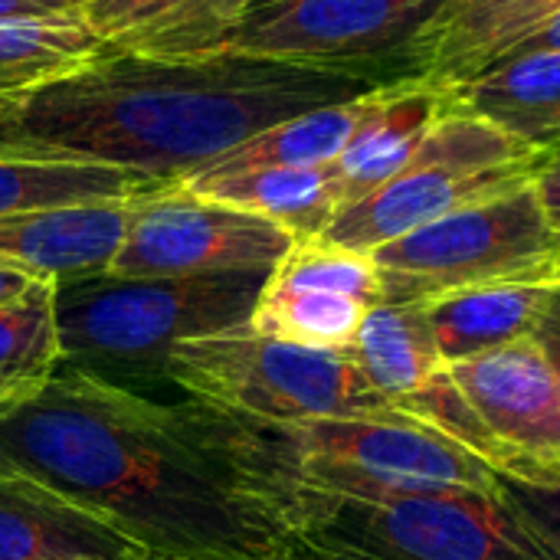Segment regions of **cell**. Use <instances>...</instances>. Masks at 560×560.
<instances>
[{"mask_svg": "<svg viewBox=\"0 0 560 560\" xmlns=\"http://www.w3.org/2000/svg\"><path fill=\"white\" fill-rule=\"evenodd\" d=\"M0 463L108 518L158 560H276V469L249 420L158 404L69 364L0 413Z\"/></svg>", "mask_w": 560, "mask_h": 560, "instance_id": "6da1fadb", "label": "cell"}, {"mask_svg": "<svg viewBox=\"0 0 560 560\" xmlns=\"http://www.w3.org/2000/svg\"><path fill=\"white\" fill-rule=\"evenodd\" d=\"M371 92L361 79L253 52L158 59L102 43L69 75L0 102V154L180 184L279 121Z\"/></svg>", "mask_w": 560, "mask_h": 560, "instance_id": "7a4b0ae2", "label": "cell"}, {"mask_svg": "<svg viewBox=\"0 0 560 560\" xmlns=\"http://www.w3.org/2000/svg\"><path fill=\"white\" fill-rule=\"evenodd\" d=\"M272 469V502L282 528V555L276 560H535L499 495L371 502L308 489L276 463Z\"/></svg>", "mask_w": 560, "mask_h": 560, "instance_id": "3957f363", "label": "cell"}, {"mask_svg": "<svg viewBox=\"0 0 560 560\" xmlns=\"http://www.w3.org/2000/svg\"><path fill=\"white\" fill-rule=\"evenodd\" d=\"M269 272H207L121 279L112 272L56 282V331L62 361L164 371V358L190 338L249 325ZM164 377V374H161Z\"/></svg>", "mask_w": 560, "mask_h": 560, "instance_id": "277c9868", "label": "cell"}, {"mask_svg": "<svg viewBox=\"0 0 560 560\" xmlns=\"http://www.w3.org/2000/svg\"><path fill=\"white\" fill-rule=\"evenodd\" d=\"M249 423L272 463L308 489L371 502L410 495L495 499L502 492V479L476 453L404 410L285 427Z\"/></svg>", "mask_w": 560, "mask_h": 560, "instance_id": "5b68a950", "label": "cell"}, {"mask_svg": "<svg viewBox=\"0 0 560 560\" xmlns=\"http://www.w3.org/2000/svg\"><path fill=\"white\" fill-rule=\"evenodd\" d=\"M161 374L197 404L272 427L397 410L348 351L302 348L249 325L180 341Z\"/></svg>", "mask_w": 560, "mask_h": 560, "instance_id": "8992f818", "label": "cell"}, {"mask_svg": "<svg viewBox=\"0 0 560 560\" xmlns=\"http://www.w3.org/2000/svg\"><path fill=\"white\" fill-rule=\"evenodd\" d=\"M450 0H249L223 49L361 79H433Z\"/></svg>", "mask_w": 560, "mask_h": 560, "instance_id": "52a82bcc", "label": "cell"}, {"mask_svg": "<svg viewBox=\"0 0 560 560\" xmlns=\"http://www.w3.org/2000/svg\"><path fill=\"white\" fill-rule=\"evenodd\" d=\"M545 158L450 98L413 161L358 203L338 210L318 240L371 256L433 220L532 184Z\"/></svg>", "mask_w": 560, "mask_h": 560, "instance_id": "ba28073f", "label": "cell"}, {"mask_svg": "<svg viewBox=\"0 0 560 560\" xmlns=\"http://www.w3.org/2000/svg\"><path fill=\"white\" fill-rule=\"evenodd\" d=\"M384 302H430L450 292L560 276V233L535 180L463 207L371 253Z\"/></svg>", "mask_w": 560, "mask_h": 560, "instance_id": "9c48e42d", "label": "cell"}, {"mask_svg": "<svg viewBox=\"0 0 560 560\" xmlns=\"http://www.w3.org/2000/svg\"><path fill=\"white\" fill-rule=\"evenodd\" d=\"M295 236L240 207L200 197L184 184L154 187L131 203L125 243L112 276H207V272H272Z\"/></svg>", "mask_w": 560, "mask_h": 560, "instance_id": "30bf717a", "label": "cell"}, {"mask_svg": "<svg viewBox=\"0 0 560 560\" xmlns=\"http://www.w3.org/2000/svg\"><path fill=\"white\" fill-rule=\"evenodd\" d=\"M446 377L476 423L479 459L492 472L558 463L560 394L535 338L446 364Z\"/></svg>", "mask_w": 560, "mask_h": 560, "instance_id": "8fae6325", "label": "cell"}, {"mask_svg": "<svg viewBox=\"0 0 560 560\" xmlns=\"http://www.w3.org/2000/svg\"><path fill=\"white\" fill-rule=\"evenodd\" d=\"M377 302L381 276L371 256L308 240L269 272L249 328L302 348L348 351Z\"/></svg>", "mask_w": 560, "mask_h": 560, "instance_id": "7c38bea8", "label": "cell"}, {"mask_svg": "<svg viewBox=\"0 0 560 560\" xmlns=\"http://www.w3.org/2000/svg\"><path fill=\"white\" fill-rule=\"evenodd\" d=\"M0 560H151L108 518L0 463Z\"/></svg>", "mask_w": 560, "mask_h": 560, "instance_id": "4fadbf2b", "label": "cell"}, {"mask_svg": "<svg viewBox=\"0 0 560 560\" xmlns=\"http://www.w3.org/2000/svg\"><path fill=\"white\" fill-rule=\"evenodd\" d=\"M131 203L135 197L0 217V262L52 282L108 272L125 243Z\"/></svg>", "mask_w": 560, "mask_h": 560, "instance_id": "5bb4252c", "label": "cell"}, {"mask_svg": "<svg viewBox=\"0 0 560 560\" xmlns=\"http://www.w3.org/2000/svg\"><path fill=\"white\" fill-rule=\"evenodd\" d=\"M446 105L450 89L436 79L371 92L368 115L354 128L345 151L328 164L338 210L358 203L361 197L397 177L413 161Z\"/></svg>", "mask_w": 560, "mask_h": 560, "instance_id": "9a60e30c", "label": "cell"}, {"mask_svg": "<svg viewBox=\"0 0 560 560\" xmlns=\"http://www.w3.org/2000/svg\"><path fill=\"white\" fill-rule=\"evenodd\" d=\"M450 98L528 148H560V49L505 52L446 85Z\"/></svg>", "mask_w": 560, "mask_h": 560, "instance_id": "2e32d148", "label": "cell"}, {"mask_svg": "<svg viewBox=\"0 0 560 560\" xmlns=\"http://www.w3.org/2000/svg\"><path fill=\"white\" fill-rule=\"evenodd\" d=\"M249 0H89L82 16L92 33L128 52L197 59L223 52Z\"/></svg>", "mask_w": 560, "mask_h": 560, "instance_id": "e0dca14e", "label": "cell"}, {"mask_svg": "<svg viewBox=\"0 0 560 560\" xmlns=\"http://www.w3.org/2000/svg\"><path fill=\"white\" fill-rule=\"evenodd\" d=\"M560 295V276L476 285L423 302L446 364L535 338Z\"/></svg>", "mask_w": 560, "mask_h": 560, "instance_id": "ac0fdd59", "label": "cell"}, {"mask_svg": "<svg viewBox=\"0 0 560 560\" xmlns=\"http://www.w3.org/2000/svg\"><path fill=\"white\" fill-rule=\"evenodd\" d=\"M348 354L394 407L423 394L446 371L423 302H377L364 315Z\"/></svg>", "mask_w": 560, "mask_h": 560, "instance_id": "d6986e66", "label": "cell"}, {"mask_svg": "<svg viewBox=\"0 0 560 560\" xmlns=\"http://www.w3.org/2000/svg\"><path fill=\"white\" fill-rule=\"evenodd\" d=\"M180 184L200 197L259 213L285 226L295 243L318 240L338 213V197L328 167H262L226 177L194 174Z\"/></svg>", "mask_w": 560, "mask_h": 560, "instance_id": "ffe728a7", "label": "cell"}, {"mask_svg": "<svg viewBox=\"0 0 560 560\" xmlns=\"http://www.w3.org/2000/svg\"><path fill=\"white\" fill-rule=\"evenodd\" d=\"M154 187L164 184H154L135 171L112 167V164L0 154V217L72 207V203L131 200Z\"/></svg>", "mask_w": 560, "mask_h": 560, "instance_id": "44dd1931", "label": "cell"}, {"mask_svg": "<svg viewBox=\"0 0 560 560\" xmlns=\"http://www.w3.org/2000/svg\"><path fill=\"white\" fill-rule=\"evenodd\" d=\"M368 102L371 95H361L354 102L325 105V108L295 115L289 121H279L276 128L233 148L230 154H223L200 174L226 177V174H246V171H262V167H328L345 151L354 128L368 115Z\"/></svg>", "mask_w": 560, "mask_h": 560, "instance_id": "7402d4cb", "label": "cell"}, {"mask_svg": "<svg viewBox=\"0 0 560 560\" xmlns=\"http://www.w3.org/2000/svg\"><path fill=\"white\" fill-rule=\"evenodd\" d=\"M102 39L79 10L0 20V102L20 98L79 69Z\"/></svg>", "mask_w": 560, "mask_h": 560, "instance_id": "603a6c76", "label": "cell"}, {"mask_svg": "<svg viewBox=\"0 0 560 560\" xmlns=\"http://www.w3.org/2000/svg\"><path fill=\"white\" fill-rule=\"evenodd\" d=\"M59 364L56 282L36 279L23 295L0 305V413L39 394Z\"/></svg>", "mask_w": 560, "mask_h": 560, "instance_id": "cb8c5ba5", "label": "cell"}, {"mask_svg": "<svg viewBox=\"0 0 560 560\" xmlns=\"http://www.w3.org/2000/svg\"><path fill=\"white\" fill-rule=\"evenodd\" d=\"M551 0H450L433 79L453 85L548 16Z\"/></svg>", "mask_w": 560, "mask_h": 560, "instance_id": "d4e9b609", "label": "cell"}, {"mask_svg": "<svg viewBox=\"0 0 560 560\" xmlns=\"http://www.w3.org/2000/svg\"><path fill=\"white\" fill-rule=\"evenodd\" d=\"M499 502L518 522L535 560H560V459L538 466H505Z\"/></svg>", "mask_w": 560, "mask_h": 560, "instance_id": "484cf974", "label": "cell"}, {"mask_svg": "<svg viewBox=\"0 0 560 560\" xmlns=\"http://www.w3.org/2000/svg\"><path fill=\"white\" fill-rule=\"evenodd\" d=\"M535 190H538V200L545 207L548 223L555 226V233H560V148L541 161L538 177H535Z\"/></svg>", "mask_w": 560, "mask_h": 560, "instance_id": "4316f807", "label": "cell"}, {"mask_svg": "<svg viewBox=\"0 0 560 560\" xmlns=\"http://www.w3.org/2000/svg\"><path fill=\"white\" fill-rule=\"evenodd\" d=\"M525 49H560V10H555L551 16H545L538 26H532L518 39H512L499 56H505V52H525Z\"/></svg>", "mask_w": 560, "mask_h": 560, "instance_id": "83f0119b", "label": "cell"}, {"mask_svg": "<svg viewBox=\"0 0 560 560\" xmlns=\"http://www.w3.org/2000/svg\"><path fill=\"white\" fill-rule=\"evenodd\" d=\"M79 10L75 0H0V20H23V16H52Z\"/></svg>", "mask_w": 560, "mask_h": 560, "instance_id": "f1b7e54d", "label": "cell"}, {"mask_svg": "<svg viewBox=\"0 0 560 560\" xmlns=\"http://www.w3.org/2000/svg\"><path fill=\"white\" fill-rule=\"evenodd\" d=\"M535 341H538V348L545 351V361H548V368H551V374H555V384H558L560 394V295L558 302L551 305L545 325L538 328Z\"/></svg>", "mask_w": 560, "mask_h": 560, "instance_id": "f546056e", "label": "cell"}, {"mask_svg": "<svg viewBox=\"0 0 560 560\" xmlns=\"http://www.w3.org/2000/svg\"><path fill=\"white\" fill-rule=\"evenodd\" d=\"M33 282H36V276L20 272V269H13V266H3V262H0V305H3V302H10V299H16V295H23Z\"/></svg>", "mask_w": 560, "mask_h": 560, "instance_id": "4dcf8cb0", "label": "cell"}, {"mask_svg": "<svg viewBox=\"0 0 560 560\" xmlns=\"http://www.w3.org/2000/svg\"><path fill=\"white\" fill-rule=\"evenodd\" d=\"M555 10H560V0H551V7H548V16H551Z\"/></svg>", "mask_w": 560, "mask_h": 560, "instance_id": "1f68e13d", "label": "cell"}, {"mask_svg": "<svg viewBox=\"0 0 560 560\" xmlns=\"http://www.w3.org/2000/svg\"><path fill=\"white\" fill-rule=\"evenodd\" d=\"M75 3H79V7H82V3H89V0H75Z\"/></svg>", "mask_w": 560, "mask_h": 560, "instance_id": "d6a6232c", "label": "cell"}, {"mask_svg": "<svg viewBox=\"0 0 560 560\" xmlns=\"http://www.w3.org/2000/svg\"><path fill=\"white\" fill-rule=\"evenodd\" d=\"M151 560H158V558H151Z\"/></svg>", "mask_w": 560, "mask_h": 560, "instance_id": "836d02e7", "label": "cell"}]
</instances>
